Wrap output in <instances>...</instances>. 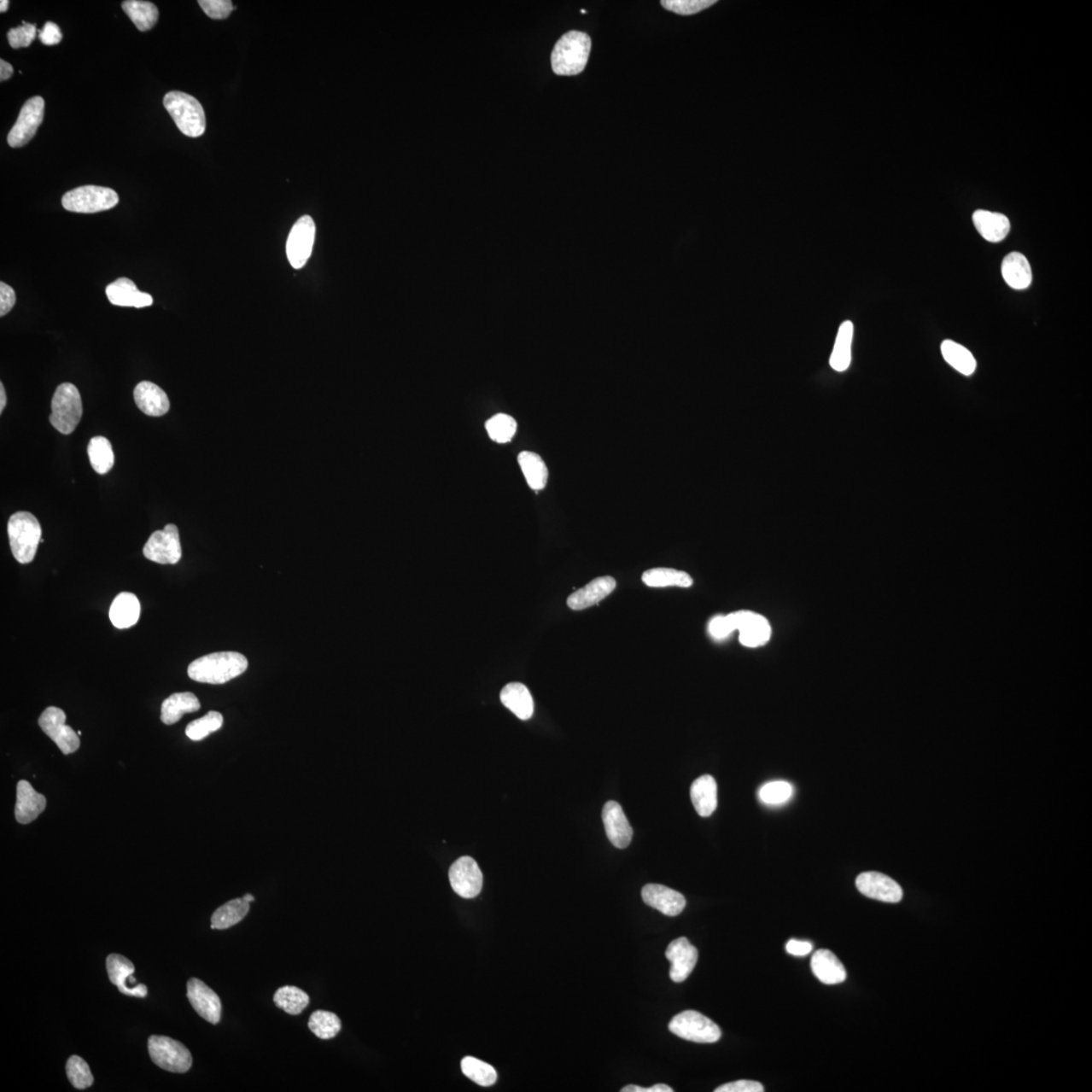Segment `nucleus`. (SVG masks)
I'll use <instances>...</instances> for the list:
<instances>
[{
    "mask_svg": "<svg viewBox=\"0 0 1092 1092\" xmlns=\"http://www.w3.org/2000/svg\"><path fill=\"white\" fill-rule=\"evenodd\" d=\"M37 26L35 24H29L24 21L23 26L10 29L8 32V39L10 47L14 49L26 48L31 46L32 41L36 39Z\"/></svg>",
    "mask_w": 1092,
    "mask_h": 1092,
    "instance_id": "nucleus-47",
    "label": "nucleus"
},
{
    "mask_svg": "<svg viewBox=\"0 0 1092 1092\" xmlns=\"http://www.w3.org/2000/svg\"><path fill=\"white\" fill-rule=\"evenodd\" d=\"M616 588V579L610 575L597 578L573 593L568 598V606L573 610H584V609L598 604L605 598L611 594Z\"/></svg>",
    "mask_w": 1092,
    "mask_h": 1092,
    "instance_id": "nucleus-22",
    "label": "nucleus"
},
{
    "mask_svg": "<svg viewBox=\"0 0 1092 1092\" xmlns=\"http://www.w3.org/2000/svg\"><path fill=\"white\" fill-rule=\"evenodd\" d=\"M814 950V945L809 941L790 940L786 945L788 954L795 957H805Z\"/></svg>",
    "mask_w": 1092,
    "mask_h": 1092,
    "instance_id": "nucleus-53",
    "label": "nucleus"
},
{
    "mask_svg": "<svg viewBox=\"0 0 1092 1092\" xmlns=\"http://www.w3.org/2000/svg\"><path fill=\"white\" fill-rule=\"evenodd\" d=\"M248 668V661L239 652H213L190 663L189 677L196 682L219 685L231 681Z\"/></svg>",
    "mask_w": 1092,
    "mask_h": 1092,
    "instance_id": "nucleus-1",
    "label": "nucleus"
},
{
    "mask_svg": "<svg viewBox=\"0 0 1092 1092\" xmlns=\"http://www.w3.org/2000/svg\"><path fill=\"white\" fill-rule=\"evenodd\" d=\"M309 1029L322 1040H330L342 1030V1020L336 1014L326 1011H316L311 1014Z\"/></svg>",
    "mask_w": 1092,
    "mask_h": 1092,
    "instance_id": "nucleus-40",
    "label": "nucleus"
},
{
    "mask_svg": "<svg viewBox=\"0 0 1092 1092\" xmlns=\"http://www.w3.org/2000/svg\"><path fill=\"white\" fill-rule=\"evenodd\" d=\"M143 553L151 562L161 564H178L183 556L178 527L168 524L163 530L155 531L148 540Z\"/></svg>",
    "mask_w": 1092,
    "mask_h": 1092,
    "instance_id": "nucleus-9",
    "label": "nucleus"
},
{
    "mask_svg": "<svg viewBox=\"0 0 1092 1092\" xmlns=\"http://www.w3.org/2000/svg\"><path fill=\"white\" fill-rule=\"evenodd\" d=\"M450 885L459 896L475 898L482 888V874L476 861L470 857L455 861L449 870Z\"/></svg>",
    "mask_w": 1092,
    "mask_h": 1092,
    "instance_id": "nucleus-14",
    "label": "nucleus"
},
{
    "mask_svg": "<svg viewBox=\"0 0 1092 1092\" xmlns=\"http://www.w3.org/2000/svg\"><path fill=\"white\" fill-rule=\"evenodd\" d=\"M854 325L850 321L844 322L838 329L835 347L831 356V365L833 370L842 372L849 369L850 364V347H852Z\"/></svg>",
    "mask_w": 1092,
    "mask_h": 1092,
    "instance_id": "nucleus-35",
    "label": "nucleus"
},
{
    "mask_svg": "<svg viewBox=\"0 0 1092 1092\" xmlns=\"http://www.w3.org/2000/svg\"><path fill=\"white\" fill-rule=\"evenodd\" d=\"M855 886L863 896L882 902L897 903L903 897L902 888L896 881L878 872H865L855 879Z\"/></svg>",
    "mask_w": 1092,
    "mask_h": 1092,
    "instance_id": "nucleus-15",
    "label": "nucleus"
},
{
    "mask_svg": "<svg viewBox=\"0 0 1092 1092\" xmlns=\"http://www.w3.org/2000/svg\"><path fill=\"white\" fill-rule=\"evenodd\" d=\"M47 806L46 797L38 793L30 782L20 780L16 786L15 816L20 825L37 820Z\"/></svg>",
    "mask_w": 1092,
    "mask_h": 1092,
    "instance_id": "nucleus-21",
    "label": "nucleus"
},
{
    "mask_svg": "<svg viewBox=\"0 0 1092 1092\" xmlns=\"http://www.w3.org/2000/svg\"><path fill=\"white\" fill-rule=\"evenodd\" d=\"M39 38L44 45L54 46L62 41L63 35L56 24L48 21L40 32Z\"/></svg>",
    "mask_w": 1092,
    "mask_h": 1092,
    "instance_id": "nucleus-51",
    "label": "nucleus"
},
{
    "mask_svg": "<svg viewBox=\"0 0 1092 1092\" xmlns=\"http://www.w3.org/2000/svg\"><path fill=\"white\" fill-rule=\"evenodd\" d=\"M972 219L977 231L991 243L1001 242L1011 230L1008 218L1000 213L978 210L973 213Z\"/></svg>",
    "mask_w": 1092,
    "mask_h": 1092,
    "instance_id": "nucleus-26",
    "label": "nucleus"
},
{
    "mask_svg": "<svg viewBox=\"0 0 1092 1092\" xmlns=\"http://www.w3.org/2000/svg\"><path fill=\"white\" fill-rule=\"evenodd\" d=\"M606 835L614 847L625 849L633 839L634 831L629 825L622 805L616 801H608L602 812Z\"/></svg>",
    "mask_w": 1092,
    "mask_h": 1092,
    "instance_id": "nucleus-19",
    "label": "nucleus"
},
{
    "mask_svg": "<svg viewBox=\"0 0 1092 1092\" xmlns=\"http://www.w3.org/2000/svg\"><path fill=\"white\" fill-rule=\"evenodd\" d=\"M811 970L822 984L832 985L847 979V971L835 954L826 949L812 955Z\"/></svg>",
    "mask_w": 1092,
    "mask_h": 1092,
    "instance_id": "nucleus-25",
    "label": "nucleus"
},
{
    "mask_svg": "<svg viewBox=\"0 0 1092 1092\" xmlns=\"http://www.w3.org/2000/svg\"><path fill=\"white\" fill-rule=\"evenodd\" d=\"M119 201L118 194L112 189L85 185L66 193L62 205L69 212L95 213L111 210L119 204Z\"/></svg>",
    "mask_w": 1092,
    "mask_h": 1092,
    "instance_id": "nucleus-6",
    "label": "nucleus"
},
{
    "mask_svg": "<svg viewBox=\"0 0 1092 1092\" xmlns=\"http://www.w3.org/2000/svg\"><path fill=\"white\" fill-rule=\"evenodd\" d=\"M462 1069L465 1077L476 1084L488 1088L496 1083V1070L479 1059L465 1057L462 1061Z\"/></svg>",
    "mask_w": 1092,
    "mask_h": 1092,
    "instance_id": "nucleus-41",
    "label": "nucleus"
},
{
    "mask_svg": "<svg viewBox=\"0 0 1092 1092\" xmlns=\"http://www.w3.org/2000/svg\"><path fill=\"white\" fill-rule=\"evenodd\" d=\"M250 902L242 898L230 900L212 915L213 930H226L242 921L249 913Z\"/></svg>",
    "mask_w": 1092,
    "mask_h": 1092,
    "instance_id": "nucleus-34",
    "label": "nucleus"
},
{
    "mask_svg": "<svg viewBox=\"0 0 1092 1092\" xmlns=\"http://www.w3.org/2000/svg\"><path fill=\"white\" fill-rule=\"evenodd\" d=\"M1001 273L1004 282L1014 289H1025L1033 282V273L1027 257L1019 252H1012L1002 261Z\"/></svg>",
    "mask_w": 1092,
    "mask_h": 1092,
    "instance_id": "nucleus-28",
    "label": "nucleus"
},
{
    "mask_svg": "<svg viewBox=\"0 0 1092 1092\" xmlns=\"http://www.w3.org/2000/svg\"><path fill=\"white\" fill-rule=\"evenodd\" d=\"M199 4L208 18L213 20L227 19L234 9L230 0H200Z\"/></svg>",
    "mask_w": 1092,
    "mask_h": 1092,
    "instance_id": "nucleus-48",
    "label": "nucleus"
},
{
    "mask_svg": "<svg viewBox=\"0 0 1092 1092\" xmlns=\"http://www.w3.org/2000/svg\"><path fill=\"white\" fill-rule=\"evenodd\" d=\"M15 300L14 289L3 282L0 283V316L9 314L14 308Z\"/></svg>",
    "mask_w": 1092,
    "mask_h": 1092,
    "instance_id": "nucleus-52",
    "label": "nucleus"
},
{
    "mask_svg": "<svg viewBox=\"0 0 1092 1092\" xmlns=\"http://www.w3.org/2000/svg\"><path fill=\"white\" fill-rule=\"evenodd\" d=\"M643 581L651 588H665V587H680L689 588L693 585V579L683 570L668 568H656L646 570L643 575Z\"/></svg>",
    "mask_w": 1092,
    "mask_h": 1092,
    "instance_id": "nucleus-33",
    "label": "nucleus"
},
{
    "mask_svg": "<svg viewBox=\"0 0 1092 1092\" xmlns=\"http://www.w3.org/2000/svg\"><path fill=\"white\" fill-rule=\"evenodd\" d=\"M9 3L8 2V0H2V2H0V13H7L9 9Z\"/></svg>",
    "mask_w": 1092,
    "mask_h": 1092,
    "instance_id": "nucleus-57",
    "label": "nucleus"
},
{
    "mask_svg": "<svg viewBox=\"0 0 1092 1092\" xmlns=\"http://www.w3.org/2000/svg\"><path fill=\"white\" fill-rule=\"evenodd\" d=\"M201 710V704L194 693H174L163 701L161 706V721L166 726L178 722L186 713H193Z\"/></svg>",
    "mask_w": 1092,
    "mask_h": 1092,
    "instance_id": "nucleus-31",
    "label": "nucleus"
},
{
    "mask_svg": "<svg viewBox=\"0 0 1092 1092\" xmlns=\"http://www.w3.org/2000/svg\"><path fill=\"white\" fill-rule=\"evenodd\" d=\"M45 113V101L34 96L26 101L20 109L18 120L8 136L9 145L20 148L27 144L39 129Z\"/></svg>",
    "mask_w": 1092,
    "mask_h": 1092,
    "instance_id": "nucleus-10",
    "label": "nucleus"
},
{
    "mask_svg": "<svg viewBox=\"0 0 1092 1092\" xmlns=\"http://www.w3.org/2000/svg\"><path fill=\"white\" fill-rule=\"evenodd\" d=\"M107 970L109 980L123 995L142 998L147 996V986L138 984L133 977L135 966L129 959L111 954L107 958Z\"/></svg>",
    "mask_w": 1092,
    "mask_h": 1092,
    "instance_id": "nucleus-16",
    "label": "nucleus"
},
{
    "mask_svg": "<svg viewBox=\"0 0 1092 1092\" xmlns=\"http://www.w3.org/2000/svg\"><path fill=\"white\" fill-rule=\"evenodd\" d=\"M13 74H14L13 66L8 63L7 61H4V60L3 59L0 60V80L2 81L8 80L10 78H12Z\"/></svg>",
    "mask_w": 1092,
    "mask_h": 1092,
    "instance_id": "nucleus-55",
    "label": "nucleus"
},
{
    "mask_svg": "<svg viewBox=\"0 0 1092 1092\" xmlns=\"http://www.w3.org/2000/svg\"><path fill=\"white\" fill-rule=\"evenodd\" d=\"M641 896L646 905L667 916H677L686 908L682 894L667 886L647 885L643 888Z\"/></svg>",
    "mask_w": 1092,
    "mask_h": 1092,
    "instance_id": "nucleus-20",
    "label": "nucleus"
},
{
    "mask_svg": "<svg viewBox=\"0 0 1092 1092\" xmlns=\"http://www.w3.org/2000/svg\"><path fill=\"white\" fill-rule=\"evenodd\" d=\"M622 1092H674V1089L672 1088H669V1085L662 1084V1083L656 1084L654 1086H651V1088H647V1089L640 1088V1086L631 1084V1085L625 1086V1088L622 1089Z\"/></svg>",
    "mask_w": 1092,
    "mask_h": 1092,
    "instance_id": "nucleus-54",
    "label": "nucleus"
},
{
    "mask_svg": "<svg viewBox=\"0 0 1092 1092\" xmlns=\"http://www.w3.org/2000/svg\"><path fill=\"white\" fill-rule=\"evenodd\" d=\"M224 718L221 713L210 711L204 717L190 722L185 728V734L194 742H199L222 727Z\"/></svg>",
    "mask_w": 1092,
    "mask_h": 1092,
    "instance_id": "nucleus-42",
    "label": "nucleus"
},
{
    "mask_svg": "<svg viewBox=\"0 0 1092 1092\" xmlns=\"http://www.w3.org/2000/svg\"><path fill=\"white\" fill-rule=\"evenodd\" d=\"M733 631L735 630L731 620L728 618V616H716L713 618L710 623V633L713 638L717 639L727 638V636L731 635Z\"/></svg>",
    "mask_w": 1092,
    "mask_h": 1092,
    "instance_id": "nucleus-50",
    "label": "nucleus"
},
{
    "mask_svg": "<svg viewBox=\"0 0 1092 1092\" xmlns=\"http://www.w3.org/2000/svg\"><path fill=\"white\" fill-rule=\"evenodd\" d=\"M243 898L246 900V902H254L255 900L254 896H252L251 894H246V896Z\"/></svg>",
    "mask_w": 1092,
    "mask_h": 1092,
    "instance_id": "nucleus-58",
    "label": "nucleus"
},
{
    "mask_svg": "<svg viewBox=\"0 0 1092 1092\" xmlns=\"http://www.w3.org/2000/svg\"><path fill=\"white\" fill-rule=\"evenodd\" d=\"M134 399L138 408L148 416L166 415L170 408L166 393L151 382L138 383L135 388Z\"/></svg>",
    "mask_w": 1092,
    "mask_h": 1092,
    "instance_id": "nucleus-24",
    "label": "nucleus"
},
{
    "mask_svg": "<svg viewBox=\"0 0 1092 1092\" xmlns=\"http://www.w3.org/2000/svg\"><path fill=\"white\" fill-rule=\"evenodd\" d=\"M163 104L181 133L190 138L204 135L206 114L196 97L185 92L170 91L164 96Z\"/></svg>",
    "mask_w": 1092,
    "mask_h": 1092,
    "instance_id": "nucleus-4",
    "label": "nucleus"
},
{
    "mask_svg": "<svg viewBox=\"0 0 1092 1092\" xmlns=\"http://www.w3.org/2000/svg\"><path fill=\"white\" fill-rule=\"evenodd\" d=\"M592 49L591 37L584 32L570 31L554 46L552 67L559 76L578 75L586 68Z\"/></svg>",
    "mask_w": 1092,
    "mask_h": 1092,
    "instance_id": "nucleus-2",
    "label": "nucleus"
},
{
    "mask_svg": "<svg viewBox=\"0 0 1092 1092\" xmlns=\"http://www.w3.org/2000/svg\"><path fill=\"white\" fill-rule=\"evenodd\" d=\"M186 996L195 1011L207 1022L217 1025L221 1020V1000L204 982L197 978L189 980Z\"/></svg>",
    "mask_w": 1092,
    "mask_h": 1092,
    "instance_id": "nucleus-17",
    "label": "nucleus"
},
{
    "mask_svg": "<svg viewBox=\"0 0 1092 1092\" xmlns=\"http://www.w3.org/2000/svg\"><path fill=\"white\" fill-rule=\"evenodd\" d=\"M278 1008L292 1015H298L308 1007L310 997L295 986L281 987L273 996Z\"/></svg>",
    "mask_w": 1092,
    "mask_h": 1092,
    "instance_id": "nucleus-39",
    "label": "nucleus"
},
{
    "mask_svg": "<svg viewBox=\"0 0 1092 1092\" xmlns=\"http://www.w3.org/2000/svg\"><path fill=\"white\" fill-rule=\"evenodd\" d=\"M691 800L697 814L702 817L710 816L717 808V784L710 775L696 779L690 790Z\"/></svg>",
    "mask_w": 1092,
    "mask_h": 1092,
    "instance_id": "nucleus-30",
    "label": "nucleus"
},
{
    "mask_svg": "<svg viewBox=\"0 0 1092 1092\" xmlns=\"http://www.w3.org/2000/svg\"><path fill=\"white\" fill-rule=\"evenodd\" d=\"M87 453H89L92 469L97 474L106 475L113 469L114 454L112 444L106 437H93L87 447Z\"/></svg>",
    "mask_w": 1092,
    "mask_h": 1092,
    "instance_id": "nucleus-38",
    "label": "nucleus"
},
{
    "mask_svg": "<svg viewBox=\"0 0 1092 1092\" xmlns=\"http://www.w3.org/2000/svg\"><path fill=\"white\" fill-rule=\"evenodd\" d=\"M666 957L671 962L669 977L676 984H681L692 973L698 961V950L691 945L688 938L679 937L669 943Z\"/></svg>",
    "mask_w": 1092,
    "mask_h": 1092,
    "instance_id": "nucleus-18",
    "label": "nucleus"
},
{
    "mask_svg": "<svg viewBox=\"0 0 1092 1092\" xmlns=\"http://www.w3.org/2000/svg\"><path fill=\"white\" fill-rule=\"evenodd\" d=\"M500 698L503 705L521 721H528L534 715V698L525 685L510 683L505 686L501 691Z\"/></svg>",
    "mask_w": 1092,
    "mask_h": 1092,
    "instance_id": "nucleus-29",
    "label": "nucleus"
},
{
    "mask_svg": "<svg viewBox=\"0 0 1092 1092\" xmlns=\"http://www.w3.org/2000/svg\"><path fill=\"white\" fill-rule=\"evenodd\" d=\"M793 794L792 785L786 781H773L767 783L760 790L759 797L762 803L768 805H779L791 798Z\"/></svg>",
    "mask_w": 1092,
    "mask_h": 1092,
    "instance_id": "nucleus-45",
    "label": "nucleus"
},
{
    "mask_svg": "<svg viewBox=\"0 0 1092 1092\" xmlns=\"http://www.w3.org/2000/svg\"><path fill=\"white\" fill-rule=\"evenodd\" d=\"M50 422L55 429L69 435L81 420L84 408L79 391L73 383L60 385L52 399Z\"/></svg>",
    "mask_w": 1092,
    "mask_h": 1092,
    "instance_id": "nucleus-5",
    "label": "nucleus"
},
{
    "mask_svg": "<svg viewBox=\"0 0 1092 1092\" xmlns=\"http://www.w3.org/2000/svg\"><path fill=\"white\" fill-rule=\"evenodd\" d=\"M943 358L954 367L955 370L962 373L964 376H971L976 370V359L970 351L964 347L963 345L952 342V340H945L941 347Z\"/></svg>",
    "mask_w": 1092,
    "mask_h": 1092,
    "instance_id": "nucleus-37",
    "label": "nucleus"
},
{
    "mask_svg": "<svg viewBox=\"0 0 1092 1092\" xmlns=\"http://www.w3.org/2000/svg\"><path fill=\"white\" fill-rule=\"evenodd\" d=\"M734 630L739 631L740 644L746 647L764 645L771 638L769 622L764 617L750 611H738L728 614Z\"/></svg>",
    "mask_w": 1092,
    "mask_h": 1092,
    "instance_id": "nucleus-13",
    "label": "nucleus"
},
{
    "mask_svg": "<svg viewBox=\"0 0 1092 1092\" xmlns=\"http://www.w3.org/2000/svg\"><path fill=\"white\" fill-rule=\"evenodd\" d=\"M518 463L525 476L527 484L534 491L545 488L548 480L547 466L539 454L532 452H523L519 454Z\"/></svg>",
    "mask_w": 1092,
    "mask_h": 1092,
    "instance_id": "nucleus-32",
    "label": "nucleus"
},
{
    "mask_svg": "<svg viewBox=\"0 0 1092 1092\" xmlns=\"http://www.w3.org/2000/svg\"><path fill=\"white\" fill-rule=\"evenodd\" d=\"M716 0H663L662 7L680 15H692L710 9Z\"/></svg>",
    "mask_w": 1092,
    "mask_h": 1092,
    "instance_id": "nucleus-46",
    "label": "nucleus"
},
{
    "mask_svg": "<svg viewBox=\"0 0 1092 1092\" xmlns=\"http://www.w3.org/2000/svg\"><path fill=\"white\" fill-rule=\"evenodd\" d=\"M316 225L310 216H303L296 221L289 235L287 242L288 260L295 270L303 268L312 254L315 243Z\"/></svg>",
    "mask_w": 1092,
    "mask_h": 1092,
    "instance_id": "nucleus-12",
    "label": "nucleus"
},
{
    "mask_svg": "<svg viewBox=\"0 0 1092 1092\" xmlns=\"http://www.w3.org/2000/svg\"><path fill=\"white\" fill-rule=\"evenodd\" d=\"M65 721V712L58 707L50 706L42 713L39 726L64 755H70L79 749L80 739L79 735L66 726Z\"/></svg>",
    "mask_w": 1092,
    "mask_h": 1092,
    "instance_id": "nucleus-11",
    "label": "nucleus"
},
{
    "mask_svg": "<svg viewBox=\"0 0 1092 1092\" xmlns=\"http://www.w3.org/2000/svg\"><path fill=\"white\" fill-rule=\"evenodd\" d=\"M66 1074L70 1083L78 1089H85L93 1084V1078L89 1064L79 1056H71L66 1064Z\"/></svg>",
    "mask_w": 1092,
    "mask_h": 1092,
    "instance_id": "nucleus-44",
    "label": "nucleus"
},
{
    "mask_svg": "<svg viewBox=\"0 0 1092 1092\" xmlns=\"http://www.w3.org/2000/svg\"><path fill=\"white\" fill-rule=\"evenodd\" d=\"M5 405H7V394H5V389L2 382L0 383V413H3Z\"/></svg>",
    "mask_w": 1092,
    "mask_h": 1092,
    "instance_id": "nucleus-56",
    "label": "nucleus"
},
{
    "mask_svg": "<svg viewBox=\"0 0 1092 1092\" xmlns=\"http://www.w3.org/2000/svg\"><path fill=\"white\" fill-rule=\"evenodd\" d=\"M715 1092H764L765 1089L758 1081L739 1080L720 1086Z\"/></svg>",
    "mask_w": 1092,
    "mask_h": 1092,
    "instance_id": "nucleus-49",
    "label": "nucleus"
},
{
    "mask_svg": "<svg viewBox=\"0 0 1092 1092\" xmlns=\"http://www.w3.org/2000/svg\"><path fill=\"white\" fill-rule=\"evenodd\" d=\"M8 534L15 558L21 564L34 561L41 542L39 521L30 512H16L9 518Z\"/></svg>",
    "mask_w": 1092,
    "mask_h": 1092,
    "instance_id": "nucleus-3",
    "label": "nucleus"
},
{
    "mask_svg": "<svg viewBox=\"0 0 1092 1092\" xmlns=\"http://www.w3.org/2000/svg\"><path fill=\"white\" fill-rule=\"evenodd\" d=\"M141 605L138 598L133 593L123 592L114 598L109 608V619L114 628L126 629L134 627L138 622Z\"/></svg>",
    "mask_w": 1092,
    "mask_h": 1092,
    "instance_id": "nucleus-27",
    "label": "nucleus"
},
{
    "mask_svg": "<svg viewBox=\"0 0 1092 1092\" xmlns=\"http://www.w3.org/2000/svg\"><path fill=\"white\" fill-rule=\"evenodd\" d=\"M488 436L498 443H507L517 431V423L513 417L507 414H498L488 419L486 423Z\"/></svg>",
    "mask_w": 1092,
    "mask_h": 1092,
    "instance_id": "nucleus-43",
    "label": "nucleus"
},
{
    "mask_svg": "<svg viewBox=\"0 0 1092 1092\" xmlns=\"http://www.w3.org/2000/svg\"><path fill=\"white\" fill-rule=\"evenodd\" d=\"M148 1051L152 1061L168 1072L185 1073L193 1066V1056L180 1042L164 1036H151Z\"/></svg>",
    "mask_w": 1092,
    "mask_h": 1092,
    "instance_id": "nucleus-7",
    "label": "nucleus"
},
{
    "mask_svg": "<svg viewBox=\"0 0 1092 1092\" xmlns=\"http://www.w3.org/2000/svg\"><path fill=\"white\" fill-rule=\"evenodd\" d=\"M669 1030L679 1038L696 1042H715L721 1038V1030L705 1015L686 1011L672 1019Z\"/></svg>",
    "mask_w": 1092,
    "mask_h": 1092,
    "instance_id": "nucleus-8",
    "label": "nucleus"
},
{
    "mask_svg": "<svg viewBox=\"0 0 1092 1092\" xmlns=\"http://www.w3.org/2000/svg\"><path fill=\"white\" fill-rule=\"evenodd\" d=\"M106 293L108 301L114 306L134 307L140 309L153 304V299L149 294L140 292L134 282L126 277L119 278L108 284Z\"/></svg>",
    "mask_w": 1092,
    "mask_h": 1092,
    "instance_id": "nucleus-23",
    "label": "nucleus"
},
{
    "mask_svg": "<svg viewBox=\"0 0 1092 1092\" xmlns=\"http://www.w3.org/2000/svg\"><path fill=\"white\" fill-rule=\"evenodd\" d=\"M124 12L141 32L152 29L157 23L159 12L156 5L141 0H127L122 4Z\"/></svg>",
    "mask_w": 1092,
    "mask_h": 1092,
    "instance_id": "nucleus-36",
    "label": "nucleus"
}]
</instances>
